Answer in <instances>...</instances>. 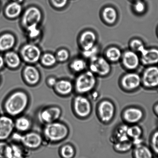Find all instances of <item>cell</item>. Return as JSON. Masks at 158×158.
<instances>
[{"label": "cell", "mask_w": 158, "mask_h": 158, "mask_svg": "<svg viewBox=\"0 0 158 158\" xmlns=\"http://www.w3.org/2000/svg\"><path fill=\"white\" fill-rule=\"evenodd\" d=\"M29 102V97L27 93L23 90H16L7 98L4 103V109L8 115L15 117L25 110Z\"/></svg>", "instance_id": "1"}, {"label": "cell", "mask_w": 158, "mask_h": 158, "mask_svg": "<svg viewBox=\"0 0 158 158\" xmlns=\"http://www.w3.org/2000/svg\"><path fill=\"white\" fill-rule=\"evenodd\" d=\"M69 134L68 127L64 123L57 121L45 125L43 134L46 140L57 142L64 140Z\"/></svg>", "instance_id": "2"}, {"label": "cell", "mask_w": 158, "mask_h": 158, "mask_svg": "<svg viewBox=\"0 0 158 158\" xmlns=\"http://www.w3.org/2000/svg\"><path fill=\"white\" fill-rule=\"evenodd\" d=\"M12 139L19 142L25 148L36 149L41 146L43 142L42 136L39 133L29 132L24 134L15 133L11 135Z\"/></svg>", "instance_id": "3"}, {"label": "cell", "mask_w": 158, "mask_h": 158, "mask_svg": "<svg viewBox=\"0 0 158 158\" xmlns=\"http://www.w3.org/2000/svg\"><path fill=\"white\" fill-rule=\"evenodd\" d=\"M96 83L94 74L91 71H88L80 74L75 80L76 91L80 94L89 92L94 89Z\"/></svg>", "instance_id": "4"}, {"label": "cell", "mask_w": 158, "mask_h": 158, "mask_svg": "<svg viewBox=\"0 0 158 158\" xmlns=\"http://www.w3.org/2000/svg\"><path fill=\"white\" fill-rule=\"evenodd\" d=\"M62 114V110L58 106L46 107L38 111V118L41 123L46 125L58 121Z\"/></svg>", "instance_id": "5"}, {"label": "cell", "mask_w": 158, "mask_h": 158, "mask_svg": "<svg viewBox=\"0 0 158 158\" xmlns=\"http://www.w3.org/2000/svg\"><path fill=\"white\" fill-rule=\"evenodd\" d=\"M90 60V69L94 74L100 76H105L110 72V64L106 59L97 56Z\"/></svg>", "instance_id": "6"}, {"label": "cell", "mask_w": 158, "mask_h": 158, "mask_svg": "<svg viewBox=\"0 0 158 158\" xmlns=\"http://www.w3.org/2000/svg\"><path fill=\"white\" fill-rule=\"evenodd\" d=\"M73 106L75 114L80 117H86L91 114V105L90 102L83 96H77L75 98Z\"/></svg>", "instance_id": "7"}, {"label": "cell", "mask_w": 158, "mask_h": 158, "mask_svg": "<svg viewBox=\"0 0 158 158\" xmlns=\"http://www.w3.org/2000/svg\"><path fill=\"white\" fill-rule=\"evenodd\" d=\"M41 13L36 7H29L24 12L22 18L23 26L26 29L31 26H38L41 21Z\"/></svg>", "instance_id": "8"}, {"label": "cell", "mask_w": 158, "mask_h": 158, "mask_svg": "<svg viewBox=\"0 0 158 158\" xmlns=\"http://www.w3.org/2000/svg\"><path fill=\"white\" fill-rule=\"evenodd\" d=\"M15 128V121L11 116L0 117V141L6 140L11 136Z\"/></svg>", "instance_id": "9"}, {"label": "cell", "mask_w": 158, "mask_h": 158, "mask_svg": "<svg viewBox=\"0 0 158 158\" xmlns=\"http://www.w3.org/2000/svg\"><path fill=\"white\" fill-rule=\"evenodd\" d=\"M142 81L147 88H153L158 86V67L149 66L143 72Z\"/></svg>", "instance_id": "10"}, {"label": "cell", "mask_w": 158, "mask_h": 158, "mask_svg": "<svg viewBox=\"0 0 158 158\" xmlns=\"http://www.w3.org/2000/svg\"><path fill=\"white\" fill-rule=\"evenodd\" d=\"M21 54L23 60L26 62L33 63H36L40 59L41 51L38 46L28 44L23 46Z\"/></svg>", "instance_id": "11"}, {"label": "cell", "mask_w": 158, "mask_h": 158, "mask_svg": "<svg viewBox=\"0 0 158 158\" xmlns=\"http://www.w3.org/2000/svg\"><path fill=\"white\" fill-rule=\"evenodd\" d=\"M99 115L102 121L108 122L113 117L115 113V108L112 102L105 100L100 104L98 107Z\"/></svg>", "instance_id": "12"}, {"label": "cell", "mask_w": 158, "mask_h": 158, "mask_svg": "<svg viewBox=\"0 0 158 158\" xmlns=\"http://www.w3.org/2000/svg\"><path fill=\"white\" fill-rule=\"evenodd\" d=\"M122 58L124 66L129 70L137 69L140 64V58L137 52L132 50L126 51L122 55Z\"/></svg>", "instance_id": "13"}, {"label": "cell", "mask_w": 158, "mask_h": 158, "mask_svg": "<svg viewBox=\"0 0 158 158\" xmlns=\"http://www.w3.org/2000/svg\"><path fill=\"white\" fill-rule=\"evenodd\" d=\"M142 78L139 74L134 73L126 74L121 81L122 86L128 90L137 89L140 86Z\"/></svg>", "instance_id": "14"}, {"label": "cell", "mask_w": 158, "mask_h": 158, "mask_svg": "<svg viewBox=\"0 0 158 158\" xmlns=\"http://www.w3.org/2000/svg\"><path fill=\"white\" fill-rule=\"evenodd\" d=\"M23 75L26 83L32 86L38 84L41 79L38 69L31 65L26 66L23 71Z\"/></svg>", "instance_id": "15"}, {"label": "cell", "mask_w": 158, "mask_h": 158, "mask_svg": "<svg viewBox=\"0 0 158 158\" xmlns=\"http://www.w3.org/2000/svg\"><path fill=\"white\" fill-rule=\"evenodd\" d=\"M141 55L140 61L144 65L151 66L158 64V49H146Z\"/></svg>", "instance_id": "16"}, {"label": "cell", "mask_w": 158, "mask_h": 158, "mask_svg": "<svg viewBox=\"0 0 158 158\" xmlns=\"http://www.w3.org/2000/svg\"><path fill=\"white\" fill-rule=\"evenodd\" d=\"M96 35L91 31H86L80 35V43L83 50H88L96 45Z\"/></svg>", "instance_id": "17"}, {"label": "cell", "mask_w": 158, "mask_h": 158, "mask_svg": "<svg viewBox=\"0 0 158 158\" xmlns=\"http://www.w3.org/2000/svg\"><path fill=\"white\" fill-rule=\"evenodd\" d=\"M143 112L139 108H130L124 112L123 116L124 120L130 123H135L142 120L143 117Z\"/></svg>", "instance_id": "18"}, {"label": "cell", "mask_w": 158, "mask_h": 158, "mask_svg": "<svg viewBox=\"0 0 158 158\" xmlns=\"http://www.w3.org/2000/svg\"><path fill=\"white\" fill-rule=\"evenodd\" d=\"M53 88L56 92L60 95L66 96L72 93L73 86L70 81L61 80L57 81Z\"/></svg>", "instance_id": "19"}, {"label": "cell", "mask_w": 158, "mask_h": 158, "mask_svg": "<svg viewBox=\"0 0 158 158\" xmlns=\"http://www.w3.org/2000/svg\"><path fill=\"white\" fill-rule=\"evenodd\" d=\"M15 40L12 34L5 33L0 36V51L5 52L12 48L15 44Z\"/></svg>", "instance_id": "20"}, {"label": "cell", "mask_w": 158, "mask_h": 158, "mask_svg": "<svg viewBox=\"0 0 158 158\" xmlns=\"http://www.w3.org/2000/svg\"><path fill=\"white\" fill-rule=\"evenodd\" d=\"M5 62L11 69L18 68L21 63V60L19 55L15 52H7L5 55Z\"/></svg>", "instance_id": "21"}, {"label": "cell", "mask_w": 158, "mask_h": 158, "mask_svg": "<svg viewBox=\"0 0 158 158\" xmlns=\"http://www.w3.org/2000/svg\"><path fill=\"white\" fill-rule=\"evenodd\" d=\"M103 18L108 24H112L117 21V13L115 9L111 7H107L103 9L102 12Z\"/></svg>", "instance_id": "22"}, {"label": "cell", "mask_w": 158, "mask_h": 158, "mask_svg": "<svg viewBox=\"0 0 158 158\" xmlns=\"http://www.w3.org/2000/svg\"><path fill=\"white\" fill-rule=\"evenodd\" d=\"M31 125V120L26 117H18L15 121V128L19 132H26L30 129Z\"/></svg>", "instance_id": "23"}, {"label": "cell", "mask_w": 158, "mask_h": 158, "mask_svg": "<svg viewBox=\"0 0 158 158\" xmlns=\"http://www.w3.org/2000/svg\"><path fill=\"white\" fill-rule=\"evenodd\" d=\"M22 7L18 2H13L8 5L5 10L6 16L10 18H16L21 14Z\"/></svg>", "instance_id": "24"}, {"label": "cell", "mask_w": 158, "mask_h": 158, "mask_svg": "<svg viewBox=\"0 0 158 158\" xmlns=\"http://www.w3.org/2000/svg\"><path fill=\"white\" fill-rule=\"evenodd\" d=\"M134 155L137 158H151L152 154L147 147L141 144L136 145Z\"/></svg>", "instance_id": "25"}, {"label": "cell", "mask_w": 158, "mask_h": 158, "mask_svg": "<svg viewBox=\"0 0 158 158\" xmlns=\"http://www.w3.org/2000/svg\"><path fill=\"white\" fill-rule=\"evenodd\" d=\"M107 58L113 62H116L121 59L122 55L120 49L115 47L109 48L106 51Z\"/></svg>", "instance_id": "26"}, {"label": "cell", "mask_w": 158, "mask_h": 158, "mask_svg": "<svg viewBox=\"0 0 158 158\" xmlns=\"http://www.w3.org/2000/svg\"><path fill=\"white\" fill-rule=\"evenodd\" d=\"M128 127L126 125H122L117 128L115 131V138L117 142L126 141L130 140L127 134Z\"/></svg>", "instance_id": "27"}, {"label": "cell", "mask_w": 158, "mask_h": 158, "mask_svg": "<svg viewBox=\"0 0 158 158\" xmlns=\"http://www.w3.org/2000/svg\"><path fill=\"white\" fill-rule=\"evenodd\" d=\"M60 154L62 157L63 158H72L75 155V149L71 145H63L60 148Z\"/></svg>", "instance_id": "28"}, {"label": "cell", "mask_w": 158, "mask_h": 158, "mask_svg": "<svg viewBox=\"0 0 158 158\" xmlns=\"http://www.w3.org/2000/svg\"><path fill=\"white\" fill-rule=\"evenodd\" d=\"M133 143L130 141L116 142L114 145V148L116 151L121 152H126L131 149L133 146Z\"/></svg>", "instance_id": "29"}, {"label": "cell", "mask_w": 158, "mask_h": 158, "mask_svg": "<svg viewBox=\"0 0 158 158\" xmlns=\"http://www.w3.org/2000/svg\"><path fill=\"white\" fill-rule=\"evenodd\" d=\"M142 134V131L140 127L136 125L128 127L127 130V134L128 137L133 140L140 138Z\"/></svg>", "instance_id": "30"}, {"label": "cell", "mask_w": 158, "mask_h": 158, "mask_svg": "<svg viewBox=\"0 0 158 158\" xmlns=\"http://www.w3.org/2000/svg\"><path fill=\"white\" fill-rule=\"evenodd\" d=\"M130 44L132 51L135 52H140L141 54L144 52L146 49L143 42L138 39L132 40Z\"/></svg>", "instance_id": "31"}, {"label": "cell", "mask_w": 158, "mask_h": 158, "mask_svg": "<svg viewBox=\"0 0 158 158\" xmlns=\"http://www.w3.org/2000/svg\"><path fill=\"white\" fill-rule=\"evenodd\" d=\"M70 68L75 72H81L83 71L86 67V63L84 60L77 59L74 60L70 64Z\"/></svg>", "instance_id": "32"}, {"label": "cell", "mask_w": 158, "mask_h": 158, "mask_svg": "<svg viewBox=\"0 0 158 158\" xmlns=\"http://www.w3.org/2000/svg\"><path fill=\"white\" fill-rule=\"evenodd\" d=\"M41 63L43 65L46 66L54 65L56 63L57 58L53 55L50 53H46L42 57Z\"/></svg>", "instance_id": "33"}, {"label": "cell", "mask_w": 158, "mask_h": 158, "mask_svg": "<svg viewBox=\"0 0 158 158\" xmlns=\"http://www.w3.org/2000/svg\"><path fill=\"white\" fill-rule=\"evenodd\" d=\"M12 158H21L24 157V150L19 145L13 144H11Z\"/></svg>", "instance_id": "34"}, {"label": "cell", "mask_w": 158, "mask_h": 158, "mask_svg": "<svg viewBox=\"0 0 158 158\" xmlns=\"http://www.w3.org/2000/svg\"><path fill=\"white\" fill-rule=\"evenodd\" d=\"M98 50V48L95 45L89 50H83V55L86 58L91 59V58L97 56Z\"/></svg>", "instance_id": "35"}, {"label": "cell", "mask_w": 158, "mask_h": 158, "mask_svg": "<svg viewBox=\"0 0 158 158\" xmlns=\"http://www.w3.org/2000/svg\"><path fill=\"white\" fill-rule=\"evenodd\" d=\"M135 11L139 14H142L145 12L146 10V6L145 3L141 0L136 1L134 5Z\"/></svg>", "instance_id": "36"}, {"label": "cell", "mask_w": 158, "mask_h": 158, "mask_svg": "<svg viewBox=\"0 0 158 158\" xmlns=\"http://www.w3.org/2000/svg\"><path fill=\"white\" fill-rule=\"evenodd\" d=\"M69 55L68 51L65 49H60L57 52V60L60 62H64L69 58Z\"/></svg>", "instance_id": "37"}, {"label": "cell", "mask_w": 158, "mask_h": 158, "mask_svg": "<svg viewBox=\"0 0 158 158\" xmlns=\"http://www.w3.org/2000/svg\"><path fill=\"white\" fill-rule=\"evenodd\" d=\"M151 145L155 152L158 155V131L153 135L151 139Z\"/></svg>", "instance_id": "38"}, {"label": "cell", "mask_w": 158, "mask_h": 158, "mask_svg": "<svg viewBox=\"0 0 158 158\" xmlns=\"http://www.w3.org/2000/svg\"><path fill=\"white\" fill-rule=\"evenodd\" d=\"M28 31L29 32V36L31 38H35L38 37L40 35V31L37 27V26H31L27 28Z\"/></svg>", "instance_id": "39"}, {"label": "cell", "mask_w": 158, "mask_h": 158, "mask_svg": "<svg viewBox=\"0 0 158 158\" xmlns=\"http://www.w3.org/2000/svg\"><path fill=\"white\" fill-rule=\"evenodd\" d=\"M8 145L3 141H0V158H6V151Z\"/></svg>", "instance_id": "40"}, {"label": "cell", "mask_w": 158, "mask_h": 158, "mask_svg": "<svg viewBox=\"0 0 158 158\" xmlns=\"http://www.w3.org/2000/svg\"><path fill=\"white\" fill-rule=\"evenodd\" d=\"M53 5L57 8H62L66 6L68 2V0H51Z\"/></svg>", "instance_id": "41"}, {"label": "cell", "mask_w": 158, "mask_h": 158, "mask_svg": "<svg viewBox=\"0 0 158 158\" xmlns=\"http://www.w3.org/2000/svg\"><path fill=\"white\" fill-rule=\"evenodd\" d=\"M57 81L58 80L54 77H49L47 81V85L51 87H54L56 84Z\"/></svg>", "instance_id": "42"}, {"label": "cell", "mask_w": 158, "mask_h": 158, "mask_svg": "<svg viewBox=\"0 0 158 158\" xmlns=\"http://www.w3.org/2000/svg\"><path fill=\"white\" fill-rule=\"evenodd\" d=\"M5 63L4 58L0 55V69H2Z\"/></svg>", "instance_id": "43"}, {"label": "cell", "mask_w": 158, "mask_h": 158, "mask_svg": "<svg viewBox=\"0 0 158 158\" xmlns=\"http://www.w3.org/2000/svg\"><path fill=\"white\" fill-rule=\"evenodd\" d=\"M155 111L156 113L158 114V104H157L155 107Z\"/></svg>", "instance_id": "44"}, {"label": "cell", "mask_w": 158, "mask_h": 158, "mask_svg": "<svg viewBox=\"0 0 158 158\" xmlns=\"http://www.w3.org/2000/svg\"><path fill=\"white\" fill-rule=\"evenodd\" d=\"M157 32H158V30H157Z\"/></svg>", "instance_id": "45"}, {"label": "cell", "mask_w": 158, "mask_h": 158, "mask_svg": "<svg viewBox=\"0 0 158 158\" xmlns=\"http://www.w3.org/2000/svg\"><path fill=\"white\" fill-rule=\"evenodd\" d=\"M135 1H139V0H135Z\"/></svg>", "instance_id": "46"}]
</instances>
